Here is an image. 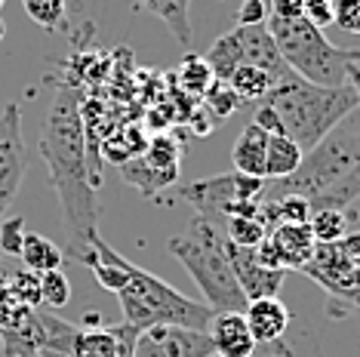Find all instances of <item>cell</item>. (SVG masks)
Listing matches in <instances>:
<instances>
[{
  "label": "cell",
  "mask_w": 360,
  "mask_h": 357,
  "mask_svg": "<svg viewBox=\"0 0 360 357\" xmlns=\"http://www.w3.org/2000/svg\"><path fill=\"white\" fill-rule=\"evenodd\" d=\"M6 274H10V271H0V330L6 327V320H10V314L15 308L10 290H6Z\"/></svg>",
  "instance_id": "obj_37"
},
{
  "label": "cell",
  "mask_w": 360,
  "mask_h": 357,
  "mask_svg": "<svg viewBox=\"0 0 360 357\" xmlns=\"http://www.w3.org/2000/svg\"><path fill=\"white\" fill-rule=\"evenodd\" d=\"M145 167H151L154 173L163 176H179V160H182V148L179 142H173L169 136H154L142 151Z\"/></svg>",
  "instance_id": "obj_27"
},
{
  "label": "cell",
  "mask_w": 360,
  "mask_h": 357,
  "mask_svg": "<svg viewBox=\"0 0 360 357\" xmlns=\"http://www.w3.org/2000/svg\"><path fill=\"white\" fill-rule=\"evenodd\" d=\"M203 59H207L212 77H216L219 84H228V77H231L234 71L243 65V50H240V44H237L234 31H228V34L219 37Z\"/></svg>",
  "instance_id": "obj_22"
},
{
  "label": "cell",
  "mask_w": 360,
  "mask_h": 357,
  "mask_svg": "<svg viewBox=\"0 0 360 357\" xmlns=\"http://www.w3.org/2000/svg\"><path fill=\"white\" fill-rule=\"evenodd\" d=\"M28 169V148L22 139V108L19 102H6L0 111V222L22 188Z\"/></svg>",
  "instance_id": "obj_9"
},
{
  "label": "cell",
  "mask_w": 360,
  "mask_h": 357,
  "mask_svg": "<svg viewBox=\"0 0 360 357\" xmlns=\"http://www.w3.org/2000/svg\"><path fill=\"white\" fill-rule=\"evenodd\" d=\"M302 271L326 290L333 314L360 308V231L345 234L339 243H317Z\"/></svg>",
  "instance_id": "obj_7"
},
{
  "label": "cell",
  "mask_w": 360,
  "mask_h": 357,
  "mask_svg": "<svg viewBox=\"0 0 360 357\" xmlns=\"http://www.w3.org/2000/svg\"><path fill=\"white\" fill-rule=\"evenodd\" d=\"M265 238H268V228L262 222V216H231L225 222V240L234 243V247L256 249Z\"/></svg>",
  "instance_id": "obj_28"
},
{
  "label": "cell",
  "mask_w": 360,
  "mask_h": 357,
  "mask_svg": "<svg viewBox=\"0 0 360 357\" xmlns=\"http://www.w3.org/2000/svg\"><path fill=\"white\" fill-rule=\"evenodd\" d=\"M243 320H247L256 345H274L286 336V327H290L292 314L277 296H268V299H252V302H247Z\"/></svg>",
  "instance_id": "obj_15"
},
{
  "label": "cell",
  "mask_w": 360,
  "mask_h": 357,
  "mask_svg": "<svg viewBox=\"0 0 360 357\" xmlns=\"http://www.w3.org/2000/svg\"><path fill=\"white\" fill-rule=\"evenodd\" d=\"M265 105L277 115L286 139H292L302 151H311L321 139L333 133L342 120L357 111V96L351 84L317 86L296 74L283 77L265 96Z\"/></svg>",
  "instance_id": "obj_3"
},
{
  "label": "cell",
  "mask_w": 360,
  "mask_h": 357,
  "mask_svg": "<svg viewBox=\"0 0 360 357\" xmlns=\"http://www.w3.org/2000/svg\"><path fill=\"white\" fill-rule=\"evenodd\" d=\"M124 308V323H133L139 330L148 327H188V330H207L212 320V308L198 299H188L160 280L158 274L145 271L127 259V280L114 293Z\"/></svg>",
  "instance_id": "obj_5"
},
{
  "label": "cell",
  "mask_w": 360,
  "mask_h": 357,
  "mask_svg": "<svg viewBox=\"0 0 360 357\" xmlns=\"http://www.w3.org/2000/svg\"><path fill=\"white\" fill-rule=\"evenodd\" d=\"M188 124H191V129H194L198 136H210V129H212V117H210V111L203 108V105H194L191 115H188Z\"/></svg>",
  "instance_id": "obj_36"
},
{
  "label": "cell",
  "mask_w": 360,
  "mask_h": 357,
  "mask_svg": "<svg viewBox=\"0 0 360 357\" xmlns=\"http://www.w3.org/2000/svg\"><path fill=\"white\" fill-rule=\"evenodd\" d=\"M176 84L182 86V93H188V99H203L207 89L216 84V77H212V71H210V65L203 56L188 53L176 71Z\"/></svg>",
  "instance_id": "obj_24"
},
{
  "label": "cell",
  "mask_w": 360,
  "mask_h": 357,
  "mask_svg": "<svg viewBox=\"0 0 360 357\" xmlns=\"http://www.w3.org/2000/svg\"><path fill=\"white\" fill-rule=\"evenodd\" d=\"M37 357H71V354H59V351H40Z\"/></svg>",
  "instance_id": "obj_40"
},
{
  "label": "cell",
  "mask_w": 360,
  "mask_h": 357,
  "mask_svg": "<svg viewBox=\"0 0 360 357\" xmlns=\"http://www.w3.org/2000/svg\"><path fill=\"white\" fill-rule=\"evenodd\" d=\"M259 354L262 357H290L283 342H274V345H259Z\"/></svg>",
  "instance_id": "obj_38"
},
{
  "label": "cell",
  "mask_w": 360,
  "mask_h": 357,
  "mask_svg": "<svg viewBox=\"0 0 360 357\" xmlns=\"http://www.w3.org/2000/svg\"><path fill=\"white\" fill-rule=\"evenodd\" d=\"M133 357H216L207 330L148 327L139 332Z\"/></svg>",
  "instance_id": "obj_10"
},
{
  "label": "cell",
  "mask_w": 360,
  "mask_h": 357,
  "mask_svg": "<svg viewBox=\"0 0 360 357\" xmlns=\"http://www.w3.org/2000/svg\"><path fill=\"white\" fill-rule=\"evenodd\" d=\"M296 194L314 209H345L360 200V124L342 120L326 139L305 151L299 169L277 182H265L262 200Z\"/></svg>",
  "instance_id": "obj_2"
},
{
  "label": "cell",
  "mask_w": 360,
  "mask_h": 357,
  "mask_svg": "<svg viewBox=\"0 0 360 357\" xmlns=\"http://www.w3.org/2000/svg\"><path fill=\"white\" fill-rule=\"evenodd\" d=\"M4 37H6V25H4V19H0V44H4Z\"/></svg>",
  "instance_id": "obj_41"
},
{
  "label": "cell",
  "mask_w": 360,
  "mask_h": 357,
  "mask_svg": "<svg viewBox=\"0 0 360 357\" xmlns=\"http://www.w3.org/2000/svg\"><path fill=\"white\" fill-rule=\"evenodd\" d=\"M6 290H10L15 305L44 308V302H40V274L28 271V268H15L6 274Z\"/></svg>",
  "instance_id": "obj_29"
},
{
  "label": "cell",
  "mask_w": 360,
  "mask_h": 357,
  "mask_svg": "<svg viewBox=\"0 0 360 357\" xmlns=\"http://www.w3.org/2000/svg\"><path fill=\"white\" fill-rule=\"evenodd\" d=\"M25 219L22 216H6L0 222V253L4 256H19L22 253V243H25Z\"/></svg>",
  "instance_id": "obj_32"
},
{
  "label": "cell",
  "mask_w": 360,
  "mask_h": 357,
  "mask_svg": "<svg viewBox=\"0 0 360 357\" xmlns=\"http://www.w3.org/2000/svg\"><path fill=\"white\" fill-rule=\"evenodd\" d=\"M28 19L50 34L68 31V4L65 0H22Z\"/></svg>",
  "instance_id": "obj_26"
},
{
  "label": "cell",
  "mask_w": 360,
  "mask_h": 357,
  "mask_svg": "<svg viewBox=\"0 0 360 357\" xmlns=\"http://www.w3.org/2000/svg\"><path fill=\"white\" fill-rule=\"evenodd\" d=\"M139 6L148 10L151 15H158L185 50L191 46V15H188L191 0H139Z\"/></svg>",
  "instance_id": "obj_19"
},
{
  "label": "cell",
  "mask_w": 360,
  "mask_h": 357,
  "mask_svg": "<svg viewBox=\"0 0 360 357\" xmlns=\"http://www.w3.org/2000/svg\"><path fill=\"white\" fill-rule=\"evenodd\" d=\"M4 4H6V0H0V6H4Z\"/></svg>",
  "instance_id": "obj_44"
},
{
  "label": "cell",
  "mask_w": 360,
  "mask_h": 357,
  "mask_svg": "<svg viewBox=\"0 0 360 357\" xmlns=\"http://www.w3.org/2000/svg\"><path fill=\"white\" fill-rule=\"evenodd\" d=\"M265 148H268V133H262L256 124L243 126L240 139L234 142L231 151L234 173L250 178H265Z\"/></svg>",
  "instance_id": "obj_18"
},
{
  "label": "cell",
  "mask_w": 360,
  "mask_h": 357,
  "mask_svg": "<svg viewBox=\"0 0 360 357\" xmlns=\"http://www.w3.org/2000/svg\"><path fill=\"white\" fill-rule=\"evenodd\" d=\"M203 108L210 111V117L212 120H225V117H231L237 108H240V99L234 96V89L228 86V84H212L207 89V96H203Z\"/></svg>",
  "instance_id": "obj_30"
},
{
  "label": "cell",
  "mask_w": 360,
  "mask_h": 357,
  "mask_svg": "<svg viewBox=\"0 0 360 357\" xmlns=\"http://www.w3.org/2000/svg\"><path fill=\"white\" fill-rule=\"evenodd\" d=\"M22 268L34 274H50V271H62V262H65V253L62 247H56L50 238L44 234H25V243H22Z\"/></svg>",
  "instance_id": "obj_21"
},
{
  "label": "cell",
  "mask_w": 360,
  "mask_h": 357,
  "mask_svg": "<svg viewBox=\"0 0 360 357\" xmlns=\"http://www.w3.org/2000/svg\"><path fill=\"white\" fill-rule=\"evenodd\" d=\"M0 271H10V268H6V262H4V259H0Z\"/></svg>",
  "instance_id": "obj_42"
},
{
  "label": "cell",
  "mask_w": 360,
  "mask_h": 357,
  "mask_svg": "<svg viewBox=\"0 0 360 357\" xmlns=\"http://www.w3.org/2000/svg\"><path fill=\"white\" fill-rule=\"evenodd\" d=\"M34 308L15 305L6 327L0 330V345H4V357H37L34 342V320H31Z\"/></svg>",
  "instance_id": "obj_17"
},
{
  "label": "cell",
  "mask_w": 360,
  "mask_h": 357,
  "mask_svg": "<svg viewBox=\"0 0 360 357\" xmlns=\"http://www.w3.org/2000/svg\"><path fill=\"white\" fill-rule=\"evenodd\" d=\"M252 357H262V354H259V348H256V354H252Z\"/></svg>",
  "instance_id": "obj_43"
},
{
  "label": "cell",
  "mask_w": 360,
  "mask_h": 357,
  "mask_svg": "<svg viewBox=\"0 0 360 357\" xmlns=\"http://www.w3.org/2000/svg\"><path fill=\"white\" fill-rule=\"evenodd\" d=\"M302 19L323 31L333 25V0H302Z\"/></svg>",
  "instance_id": "obj_34"
},
{
  "label": "cell",
  "mask_w": 360,
  "mask_h": 357,
  "mask_svg": "<svg viewBox=\"0 0 360 357\" xmlns=\"http://www.w3.org/2000/svg\"><path fill=\"white\" fill-rule=\"evenodd\" d=\"M265 25L271 31L286 68L308 84L342 86L348 84L351 65H360V50H342V46L330 44L323 31L308 25L305 19H265Z\"/></svg>",
  "instance_id": "obj_6"
},
{
  "label": "cell",
  "mask_w": 360,
  "mask_h": 357,
  "mask_svg": "<svg viewBox=\"0 0 360 357\" xmlns=\"http://www.w3.org/2000/svg\"><path fill=\"white\" fill-rule=\"evenodd\" d=\"M308 228L314 243H339L345 234H351V216L342 209H314Z\"/></svg>",
  "instance_id": "obj_25"
},
{
  "label": "cell",
  "mask_w": 360,
  "mask_h": 357,
  "mask_svg": "<svg viewBox=\"0 0 360 357\" xmlns=\"http://www.w3.org/2000/svg\"><path fill=\"white\" fill-rule=\"evenodd\" d=\"M231 31L243 50V65H256L274 84H281L283 77L292 74V71L286 68V62L281 59V53H277V44H274L268 25H237Z\"/></svg>",
  "instance_id": "obj_13"
},
{
  "label": "cell",
  "mask_w": 360,
  "mask_h": 357,
  "mask_svg": "<svg viewBox=\"0 0 360 357\" xmlns=\"http://www.w3.org/2000/svg\"><path fill=\"white\" fill-rule=\"evenodd\" d=\"M40 302L46 308H62L71 302V283L62 271L40 274Z\"/></svg>",
  "instance_id": "obj_31"
},
{
  "label": "cell",
  "mask_w": 360,
  "mask_h": 357,
  "mask_svg": "<svg viewBox=\"0 0 360 357\" xmlns=\"http://www.w3.org/2000/svg\"><path fill=\"white\" fill-rule=\"evenodd\" d=\"M207 336L212 342L216 357H252L256 354V339L243 320V314L237 311H216L207 327Z\"/></svg>",
  "instance_id": "obj_14"
},
{
  "label": "cell",
  "mask_w": 360,
  "mask_h": 357,
  "mask_svg": "<svg viewBox=\"0 0 360 357\" xmlns=\"http://www.w3.org/2000/svg\"><path fill=\"white\" fill-rule=\"evenodd\" d=\"M40 157L50 169V182L62 207V228L68 231L65 259L84 265L89 243L99 234V200H96V176L89 169L80 93L71 84H62L50 102L40 136Z\"/></svg>",
  "instance_id": "obj_1"
},
{
  "label": "cell",
  "mask_w": 360,
  "mask_h": 357,
  "mask_svg": "<svg viewBox=\"0 0 360 357\" xmlns=\"http://www.w3.org/2000/svg\"><path fill=\"white\" fill-rule=\"evenodd\" d=\"M262 194H265V178H250L240 173L198 178V182H188L179 188V197L194 207V216L207 219L219 228H225V222L243 204L262 200Z\"/></svg>",
  "instance_id": "obj_8"
},
{
  "label": "cell",
  "mask_w": 360,
  "mask_h": 357,
  "mask_svg": "<svg viewBox=\"0 0 360 357\" xmlns=\"http://www.w3.org/2000/svg\"><path fill=\"white\" fill-rule=\"evenodd\" d=\"M268 0H243L237 10V25H265Z\"/></svg>",
  "instance_id": "obj_35"
},
{
  "label": "cell",
  "mask_w": 360,
  "mask_h": 357,
  "mask_svg": "<svg viewBox=\"0 0 360 357\" xmlns=\"http://www.w3.org/2000/svg\"><path fill=\"white\" fill-rule=\"evenodd\" d=\"M305 157V151L299 148L292 139L286 136H268V148H265V182H277V178L292 176Z\"/></svg>",
  "instance_id": "obj_20"
},
{
  "label": "cell",
  "mask_w": 360,
  "mask_h": 357,
  "mask_svg": "<svg viewBox=\"0 0 360 357\" xmlns=\"http://www.w3.org/2000/svg\"><path fill=\"white\" fill-rule=\"evenodd\" d=\"M225 253H228V262H231V271L237 278V287L243 290L247 302L252 299H268V296H277L286 280V271H277V268H268L259 262L256 249H247V247H234V243L225 240Z\"/></svg>",
  "instance_id": "obj_11"
},
{
  "label": "cell",
  "mask_w": 360,
  "mask_h": 357,
  "mask_svg": "<svg viewBox=\"0 0 360 357\" xmlns=\"http://www.w3.org/2000/svg\"><path fill=\"white\" fill-rule=\"evenodd\" d=\"M228 86L234 89V96L240 99V105H250V102H265V96L271 93L274 80L265 74L256 65H240L231 77H228Z\"/></svg>",
  "instance_id": "obj_23"
},
{
  "label": "cell",
  "mask_w": 360,
  "mask_h": 357,
  "mask_svg": "<svg viewBox=\"0 0 360 357\" xmlns=\"http://www.w3.org/2000/svg\"><path fill=\"white\" fill-rule=\"evenodd\" d=\"M348 84L354 86V96H357V108H360V65H351V68H348Z\"/></svg>",
  "instance_id": "obj_39"
},
{
  "label": "cell",
  "mask_w": 360,
  "mask_h": 357,
  "mask_svg": "<svg viewBox=\"0 0 360 357\" xmlns=\"http://www.w3.org/2000/svg\"><path fill=\"white\" fill-rule=\"evenodd\" d=\"M139 327L120 323V327H77L71 357H133Z\"/></svg>",
  "instance_id": "obj_12"
},
{
  "label": "cell",
  "mask_w": 360,
  "mask_h": 357,
  "mask_svg": "<svg viewBox=\"0 0 360 357\" xmlns=\"http://www.w3.org/2000/svg\"><path fill=\"white\" fill-rule=\"evenodd\" d=\"M169 253L179 259V265L191 274L198 290L207 299L212 311H237L243 314L247 296L237 287V278L231 271L225 253V228L194 216L182 234L169 240Z\"/></svg>",
  "instance_id": "obj_4"
},
{
  "label": "cell",
  "mask_w": 360,
  "mask_h": 357,
  "mask_svg": "<svg viewBox=\"0 0 360 357\" xmlns=\"http://www.w3.org/2000/svg\"><path fill=\"white\" fill-rule=\"evenodd\" d=\"M31 320H34V342H37V354H40V351L71 354V342H75L77 323L62 320L59 314H53V311H50V308H34Z\"/></svg>",
  "instance_id": "obj_16"
},
{
  "label": "cell",
  "mask_w": 360,
  "mask_h": 357,
  "mask_svg": "<svg viewBox=\"0 0 360 357\" xmlns=\"http://www.w3.org/2000/svg\"><path fill=\"white\" fill-rule=\"evenodd\" d=\"M333 22L345 34H360V0H333Z\"/></svg>",
  "instance_id": "obj_33"
}]
</instances>
